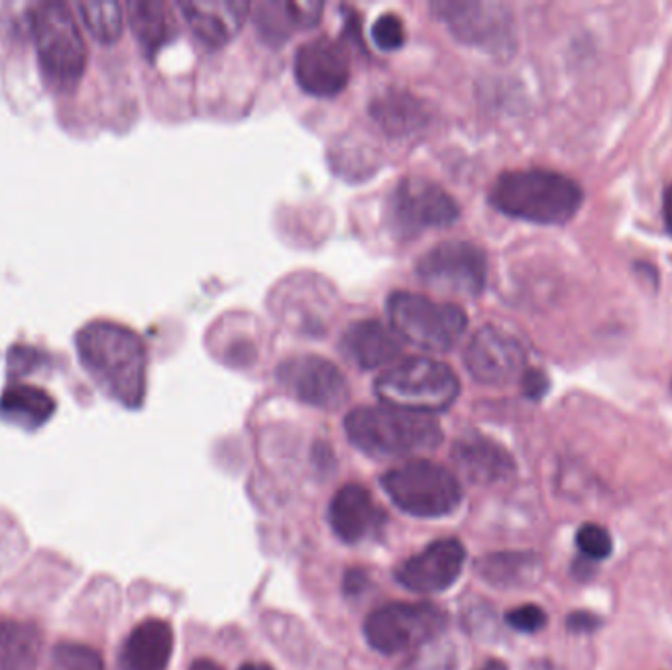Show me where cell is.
<instances>
[{
	"label": "cell",
	"instance_id": "19",
	"mask_svg": "<svg viewBox=\"0 0 672 670\" xmlns=\"http://www.w3.org/2000/svg\"><path fill=\"white\" fill-rule=\"evenodd\" d=\"M452 458L462 474L474 484L504 482L516 472V462L506 448L482 435L458 438Z\"/></svg>",
	"mask_w": 672,
	"mask_h": 670
},
{
	"label": "cell",
	"instance_id": "24",
	"mask_svg": "<svg viewBox=\"0 0 672 670\" xmlns=\"http://www.w3.org/2000/svg\"><path fill=\"white\" fill-rule=\"evenodd\" d=\"M42 643L34 623L0 620V670H36Z\"/></svg>",
	"mask_w": 672,
	"mask_h": 670
},
{
	"label": "cell",
	"instance_id": "35",
	"mask_svg": "<svg viewBox=\"0 0 672 670\" xmlns=\"http://www.w3.org/2000/svg\"><path fill=\"white\" fill-rule=\"evenodd\" d=\"M663 213L667 228H669V233L672 234V184L669 185V187H667V191H664Z\"/></svg>",
	"mask_w": 672,
	"mask_h": 670
},
{
	"label": "cell",
	"instance_id": "7",
	"mask_svg": "<svg viewBox=\"0 0 672 670\" xmlns=\"http://www.w3.org/2000/svg\"><path fill=\"white\" fill-rule=\"evenodd\" d=\"M388 315L401 340L431 352L455 349L468 329L467 313L458 305L433 302L417 293H391Z\"/></svg>",
	"mask_w": 672,
	"mask_h": 670
},
{
	"label": "cell",
	"instance_id": "17",
	"mask_svg": "<svg viewBox=\"0 0 672 670\" xmlns=\"http://www.w3.org/2000/svg\"><path fill=\"white\" fill-rule=\"evenodd\" d=\"M329 521L344 543H358L381 524V509L366 487L346 484L332 497Z\"/></svg>",
	"mask_w": 672,
	"mask_h": 670
},
{
	"label": "cell",
	"instance_id": "15",
	"mask_svg": "<svg viewBox=\"0 0 672 670\" xmlns=\"http://www.w3.org/2000/svg\"><path fill=\"white\" fill-rule=\"evenodd\" d=\"M437 12L458 39L474 46H497L507 36V19L499 12L504 7L486 2H435Z\"/></svg>",
	"mask_w": 672,
	"mask_h": 670
},
{
	"label": "cell",
	"instance_id": "25",
	"mask_svg": "<svg viewBox=\"0 0 672 670\" xmlns=\"http://www.w3.org/2000/svg\"><path fill=\"white\" fill-rule=\"evenodd\" d=\"M128 19L142 48L154 54L176 34V22L166 2L134 0L128 2Z\"/></svg>",
	"mask_w": 672,
	"mask_h": 670
},
{
	"label": "cell",
	"instance_id": "29",
	"mask_svg": "<svg viewBox=\"0 0 672 670\" xmlns=\"http://www.w3.org/2000/svg\"><path fill=\"white\" fill-rule=\"evenodd\" d=\"M56 662L61 670H105V662L95 649L78 643H66L56 649Z\"/></svg>",
	"mask_w": 672,
	"mask_h": 670
},
{
	"label": "cell",
	"instance_id": "20",
	"mask_svg": "<svg viewBox=\"0 0 672 670\" xmlns=\"http://www.w3.org/2000/svg\"><path fill=\"white\" fill-rule=\"evenodd\" d=\"M174 653V630L164 620H146L134 627L122 647V669L166 670Z\"/></svg>",
	"mask_w": 672,
	"mask_h": 670
},
{
	"label": "cell",
	"instance_id": "28",
	"mask_svg": "<svg viewBox=\"0 0 672 670\" xmlns=\"http://www.w3.org/2000/svg\"><path fill=\"white\" fill-rule=\"evenodd\" d=\"M576 546H578L582 556L590 559V561H604L614 551V543H612L610 533L605 531L602 525L596 524H586L578 529Z\"/></svg>",
	"mask_w": 672,
	"mask_h": 670
},
{
	"label": "cell",
	"instance_id": "9",
	"mask_svg": "<svg viewBox=\"0 0 672 670\" xmlns=\"http://www.w3.org/2000/svg\"><path fill=\"white\" fill-rule=\"evenodd\" d=\"M417 273L435 290L476 297L486 285V256L474 244L440 243L421 256Z\"/></svg>",
	"mask_w": 672,
	"mask_h": 670
},
{
	"label": "cell",
	"instance_id": "31",
	"mask_svg": "<svg viewBox=\"0 0 672 670\" xmlns=\"http://www.w3.org/2000/svg\"><path fill=\"white\" fill-rule=\"evenodd\" d=\"M506 622L516 632L537 633L545 627L546 613L543 608H539L535 603H526V606H519L516 610L507 612Z\"/></svg>",
	"mask_w": 672,
	"mask_h": 670
},
{
	"label": "cell",
	"instance_id": "37",
	"mask_svg": "<svg viewBox=\"0 0 672 670\" xmlns=\"http://www.w3.org/2000/svg\"><path fill=\"white\" fill-rule=\"evenodd\" d=\"M482 670H507L506 662L502 661H487Z\"/></svg>",
	"mask_w": 672,
	"mask_h": 670
},
{
	"label": "cell",
	"instance_id": "6",
	"mask_svg": "<svg viewBox=\"0 0 672 670\" xmlns=\"http://www.w3.org/2000/svg\"><path fill=\"white\" fill-rule=\"evenodd\" d=\"M39 63L61 85L75 83L87 68V44L66 2H39L30 14Z\"/></svg>",
	"mask_w": 672,
	"mask_h": 670
},
{
	"label": "cell",
	"instance_id": "8",
	"mask_svg": "<svg viewBox=\"0 0 672 670\" xmlns=\"http://www.w3.org/2000/svg\"><path fill=\"white\" fill-rule=\"evenodd\" d=\"M445 627L447 615L431 603H390L366 618L364 635L372 649L398 655L429 643Z\"/></svg>",
	"mask_w": 672,
	"mask_h": 670
},
{
	"label": "cell",
	"instance_id": "18",
	"mask_svg": "<svg viewBox=\"0 0 672 670\" xmlns=\"http://www.w3.org/2000/svg\"><path fill=\"white\" fill-rule=\"evenodd\" d=\"M403 340L381 321H358L342 337V352L358 368L376 369L400 358Z\"/></svg>",
	"mask_w": 672,
	"mask_h": 670
},
{
	"label": "cell",
	"instance_id": "14",
	"mask_svg": "<svg viewBox=\"0 0 672 670\" xmlns=\"http://www.w3.org/2000/svg\"><path fill=\"white\" fill-rule=\"evenodd\" d=\"M467 563V549L458 539H440L411 556L396 571V580L411 592L440 593L457 584Z\"/></svg>",
	"mask_w": 672,
	"mask_h": 670
},
{
	"label": "cell",
	"instance_id": "36",
	"mask_svg": "<svg viewBox=\"0 0 672 670\" xmlns=\"http://www.w3.org/2000/svg\"><path fill=\"white\" fill-rule=\"evenodd\" d=\"M189 670H223L216 662L209 661V659H199V661L193 662L191 665V669Z\"/></svg>",
	"mask_w": 672,
	"mask_h": 670
},
{
	"label": "cell",
	"instance_id": "13",
	"mask_svg": "<svg viewBox=\"0 0 672 670\" xmlns=\"http://www.w3.org/2000/svg\"><path fill=\"white\" fill-rule=\"evenodd\" d=\"M293 73L299 87L313 97H337L349 85L351 63L337 42L321 36L299 46Z\"/></svg>",
	"mask_w": 672,
	"mask_h": 670
},
{
	"label": "cell",
	"instance_id": "5",
	"mask_svg": "<svg viewBox=\"0 0 672 670\" xmlns=\"http://www.w3.org/2000/svg\"><path fill=\"white\" fill-rule=\"evenodd\" d=\"M381 487L401 512L423 519L447 517L462 504L458 478L448 468L423 458L386 472Z\"/></svg>",
	"mask_w": 672,
	"mask_h": 670
},
{
	"label": "cell",
	"instance_id": "32",
	"mask_svg": "<svg viewBox=\"0 0 672 670\" xmlns=\"http://www.w3.org/2000/svg\"><path fill=\"white\" fill-rule=\"evenodd\" d=\"M566 627L575 633H590L600 627V618H596L594 613L575 612L568 615Z\"/></svg>",
	"mask_w": 672,
	"mask_h": 670
},
{
	"label": "cell",
	"instance_id": "38",
	"mask_svg": "<svg viewBox=\"0 0 672 670\" xmlns=\"http://www.w3.org/2000/svg\"><path fill=\"white\" fill-rule=\"evenodd\" d=\"M240 670H272V669H268L266 665H244L243 669Z\"/></svg>",
	"mask_w": 672,
	"mask_h": 670
},
{
	"label": "cell",
	"instance_id": "16",
	"mask_svg": "<svg viewBox=\"0 0 672 670\" xmlns=\"http://www.w3.org/2000/svg\"><path fill=\"white\" fill-rule=\"evenodd\" d=\"M179 9L197 38L209 48H221L243 28L250 4L243 0H189Z\"/></svg>",
	"mask_w": 672,
	"mask_h": 670
},
{
	"label": "cell",
	"instance_id": "22",
	"mask_svg": "<svg viewBox=\"0 0 672 670\" xmlns=\"http://www.w3.org/2000/svg\"><path fill=\"white\" fill-rule=\"evenodd\" d=\"M476 571L490 586L511 590L539 583L543 574V563L541 556L535 553L506 551L487 554L476 564Z\"/></svg>",
	"mask_w": 672,
	"mask_h": 670
},
{
	"label": "cell",
	"instance_id": "1",
	"mask_svg": "<svg viewBox=\"0 0 672 670\" xmlns=\"http://www.w3.org/2000/svg\"><path fill=\"white\" fill-rule=\"evenodd\" d=\"M79 358L108 396L140 408L146 393V346L137 332L113 321H91L78 332Z\"/></svg>",
	"mask_w": 672,
	"mask_h": 670
},
{
	"label": "cell",
	"instance_id": "33",
	"mask_svg": "<svg viewBox=\"0 0 672 670\" xmlns=\"http://www.w3.org/2000/svg\"><path fill=\"white\" fill-rule=\"evenodd\" d=\"M523 389L529 398H541L546 389L545 376L537 369H529L523 374Z\"/></svg>",
	"mask_w": 672,
	"mask_h": 670
},
{
	"label": "cell",
	"instance_id": "10",
	"mask_svg": "<svg viewBox=\"0 0 672 670\" xmlns=\"http://www.w3.org/2000/svg\"><path fill=\"white\" fill-rule=\"evenodd\" d=\"M391 221L401 234L421 233L455 223L460 214L457 201L425 177H405L391 197Z\"/></svg>",
	"mask_w": 672,
	"mask_h": 670
},
{
	"label": "cell",
	"instance_id": "4",
	"mask_svg": "<svg viewBox=\"0 0 672 670\" xmlns=\"http://www.w3.org/2000/svg\"><path fill=\"white\" fill-rule=\"evenodd\" d=\"M458 393L457 374L437 360H401L376 379V396L384 405L421 415L447 411Z\"/></svg>",
	"mask_w": 672,
	"mask_h": 670
},
{
	"label": "cell",
	"instance_id": "12",
	"mask_svg": "<svg viewBox=\"0 0 672 670\" xmlns=\"http://www.w3.org/2000/svg\"><path fill=\"white\" fill-rule=\"evenodd\" d=\"M526 350L509 332L482 327L468 342L464 352L470 376L486 386H504L526 368Z\"/></svg>",
	"mask_w": 672,
	"mask_h": 670
},
{
	"label": "cell",
	"instance_id": "23",
	"mask_svg": "<svg viewBox=\"0 0 672 670\" xmlns=\"http://www.w3.org/2000/svg\"><path fill=\"white\" fill-rule=\"evenodd\" d=\"M54 411L56 401L48 391L30 384H14L4 389L0 398V415L19 427H42L54 415Z\"/></svg>",
	"mask_w": 672,
	"mask_h": 670
},
{
	"label": "cell",
	"instance_id": "2",
	"mask_svg": "<svg viewBox=\"0 0 672 670\" xmlns=\"http://www.w3.org/2000/svg\"><path fill=\"white\" fill-rule=\"evenodd\" d=\"M582 201V187L575 179L549 169L506 172L490 189L494 209L527 223H568Z\"/></svg>",
	"mask_w": 672,
	"mask_h": 670
},
{
	"label": "cell",
	"instance_id": "26",
	"mask_svg": "<svg viewBox=\"0 0 672 670\" xmlns=\"http://www.w3.org/2000/svg\"><path fill=\"white\" fill-rule=\"evenodd\" d=\"M78 12L91 36L101 44H113L120 38L125 28V16L122 7L115 0H83L78 4Z\"/></svg>",
	"mask_w": 672,
	"mask_h": 670
},
{
	"label": "cell",
	"instance_id": "27",
	"mask_svg": "<svg viewBox=\"0 0 672 670\" xmlns=\"http://www.w3.org/2000/svg\"><path fill=\"white\" fill-rule=\"evenodd\" d=\"M372 113H374V117L380 120L384 127L391 130V132H396V134L413 130L415 125L420 122L421 115L420 108H417V101L408 97V95H400V93L381 97L374 105Z\"/></svg>",
	"mask_w": 672,
	"mask_h": 670
},
{
	"label": "cell",
	"instance_id": "21",
	"mask_svg": "<svg viewBox=\"0 0 672 670\" xmlns=\"http://www.w3.org/2000/svg\"><path fill=\"white\" fill-rule=\"evenodd\" d=\"M322 16V2H260L256 7V28L270 44H282L297 28H311Z\"/></svg>",
	"mask_w": 672,
	"mask_h": 670
},
{
	"label": "cell",
	"instance_id": "3",
	"mask_svg": "<svg viewBox=\"0 0 672 670\" xmlns=\"http://www.w3.org/2000/svg\"><path fill=\"white\" fill-rule=\"evenodd\" d=\"M344 428L352 445L374 458L411 457L443 443V428L431 415L390 405L354 409Z\"/></svg>",
	"mask_w": 672,
	"mask_h": 670
},
{
	"label": "cell",
	"instance_id": "30",
	"mask_svg": "<svg viewBox=\"0 0 672 670\" xmlns=\"http://www.w3.org/2000/svg\"><path fill=\"white\" fill-rule=\"evenodd\" d=\"M405 24L398 14H381L372 26V39L384 51H396L405 44Z\"/></svg>",
	"mask_w": 672,
	"mask_h": 670
},
{
	"label": "cell",
	"instance_id": "34",
	"mask_svg": "<svg viewBox=\"0 0 672 670\" xmlns=\"http://www.w3.org/2000/svg\"><path fill=\"white\" fill-rule=\"evenodd\" d=\"M364 584H366V574L361 573V571H351L349 576H346L344 588H346L349 593H358Z\"/></svg>",
	"mask_w": 672,
	"mask_h": 670
},
{
	"label": "cell",
	"instance_id": "11",
	"mask_svg": "<svg viewBox=\"0 0 672 670\" xmlns=\"http://www.w3.org/2000/svg\"><path fill=\"white\" fill-rule=\"evenodd\" d=\"M283 388L307 405L321 409L341 408L349 399V381L331 360L303 354L285 360L278 369Z\"/></svg>",
	"mask_w": 672,
	"mask_h": 670
}]
</instances>
